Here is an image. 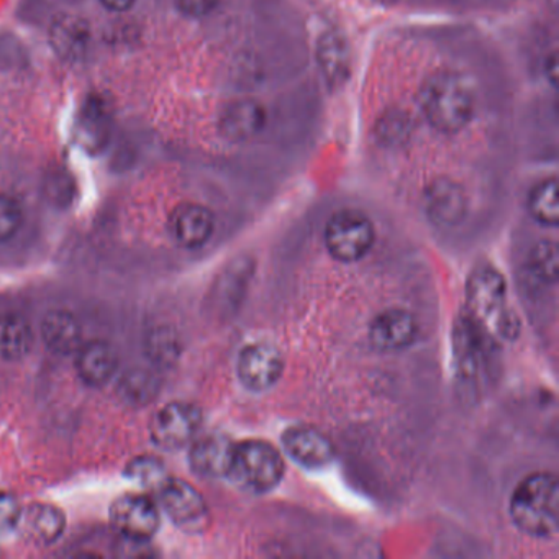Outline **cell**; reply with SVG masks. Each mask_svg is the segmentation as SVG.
I'll return each instance as SVG.
<instances>
[{
  "label": "cell",
  "mask_w": 559,
  "mask_h": 559,
  "mask_svg": "<svg viewBox=\"0 0 559 559\" xmlns=\"http://www.w3.org/2000/svg\"><path fill=\"white\" fill-rule=\"evenodd\" d=\"M466 312L496 340L512 342L519 336L520 320L507 300V281L489 264L477 266L467 277Z\"/></svg>",
  "instance_id": "1"
},
{
  "label": "cell",
  "mask_w": 559,
  "mask_h": 559,
  "mask_svg": "<svg viewBox=\"0 0 559 559\" xmlns=\"http://www.w3.org/2000/svg\"><path fill=\"white\" fill-rule=\"evenodd\" d=\"M510 516L526 535L552 538L559 530V483L551 473L526 476L510 497Z\"/></svg>",
  "instance_id": "2"
},
{
  "label": "cell",
  "mask_w": 559,
  "mask_h": 559,
  "mask_svg": "<svg viewBox=\"0 0 559 559\" xmlns=\"http://www.w3.org/2000/svg\"><path fill=\"white\" fill-rule=\"evenodd\" d=\"M420 107L438 132L456 133L469 123L474 103L469 87L453 73H438L424 84Z\"/></svg>",
  "instance_id": "3"
},
{
  "label": "cell",
  "mask_w": 559,
  "mask_h": 559,
  "mask_svg": "<svg viewBox=\"0 0 559 559\" xmlns=\"http://www.w3.org/2000/svg\"><path fill=\"white\" fill-rule=\"evenodd\" d=\"M286 473L280 451L263 440H247L235 444L228 479L251 493L273 490Z\"/></svg>",
  "instance_id": "4"
},
{
  "label": "cell",
  "mask_w": 559,
  "mask_h": 559,
  "mask_svg": "<svg viewBox=\"0 0 559 559\" xmlns=\"http://www.w3.org/2000/svg\"><path fill=\"white\" fill-rule=\"evenodd\" d=\"M453 353L461 378L469 384H479L492 371L496 338L464 312L454 323Z\"/></svg>",
  "instance_id": "5"
},
{
  "label": "cell",
  "mask_w": 559,
  "mask_h": 559,
  "mask_svg": "<svg viewBox=\"0 0 559 559\" xmlns=\"http://www.w3.org/2000/svg\"><path fill=\"white\" fill-rule=\"evenodd\" d=\"M326 250L342 263L362 260L374 247L376 228L359 211H340L330 217L323 234Z\"/></svg>",
  "instance_id": "6"
},
{
  "label": "cell",
  "mask_w": 559,
  "mask_h": 559,
  "mask_svg": "<svg viewBox=\"0 0 559 559\" xmlns=\"http://www.w3.org/2000/svg\"><path fill=\"white\" fill-rule=\"evenodd\" d=\"M202 427V411L188 402H171L153 414L148 424L153 444L162 450H179L198 438Z\"/></svg>",
  "instance_id": "7"
},
{
  "label": "cell",
  "mask_w": 559,
  "mask_h": 559,
  "mask_svg": "<svg viewBox=\"0 0 559 559\" xmlns=\"http://www.w3.org/2000/svg\"><path fill=\"white\" fill-rule=\"evenodd\" d=\"M159 506L178 528L186 533H202L211 523L207 502L192 484L182 479H166L158 489Z\"/></svg>",
  "instance_id": "8"
},
{
  "label": "cell",
  "mask_w": 559,
  "mask_h": 559,
  "mask_svg": "<svg viewBox=\"0 0 559 559\" xmlns=\"http://www.w3.org/2000/svg\"><path fill=\"white\" fill-rule=\"evenodd\" d=\"M109 516L114 530L130 543L148 542L162 523L158 507L143 493H126L114 500Z\"/></svg>",
  "instance_id": "9"
},
{
  "label": "cell",
  "mask_w": 559,
  "mask_h": 559,
  "mask_svg": "<svg viewBox=\"0 0 559 559\" xmlns=\"http://www.w3.org/2000/svg\"><path fill=\"white\" fill-rule=\"evenodd\" d=\"M238 378L250 391L273 388L284 372V358L280 349L267 343H253L238 356Z\"/></svg>",
  "instance_id": "10"
},
{
  "label": "cell",
  "mask_w": 559,
  "mask_h": 559,
  "mask_svg": "<svg viewBox=\"0 0 559 559\" xmlns=\"http://www.w3.org/2000/svg\"><path fill=\"white\" fill-rule=\"evenodd\" d=\"M119 353L116 346L104 340L83 343L74 355V369L78 378L87 388L99 389L112 382L119 371Z\"/></svg>",
  "instance_id": "11"
},
{
  "label": "cell",
  "mask_w": 559,
  "mask_h": 559,
  "mask_svg": "<svg viewBox=\"0 0 559 559\" xmlns=\"http://www.w3.org/2000/svg\"><path fill=\"white\" fill-rule=\"evenodd\" d=\"M284 451L300 466L319 469L332 463L335 447L322 431L312 427H290L283 435Z\"/></svg>",
  "instance_id": "12"
},
{
  "label": "cell",
  "mask_w": 559,
  "mask_h": 559,
  "mask_svg": "<svg viewBox=\"0 0 559 559\" xmlns=\"http://www.w3.org/2000/svg\"><path fill=\"white\" fill-rule=\"evenodd\" d=\"M415 317L404 309H389L379 313L369 325V342L382 352H401L417 338Z\"/></svg>",
  "instance_id": "13"
},
{
  "label": "cell",
  "mask_w": 559,
  "mask_h": 559,
  "mask_svg": "<svg viewBox=\"0 0 559 559\" xmlns=\"http://www.w3.org/2000/svg\"><path fill=\"white\" fill-rule=\"evenodd\" d=\"M214 230V214L204 205H178L169 217V231L176 243L186 250L204 247L211 240Z\"/></svg>",
  "instance_id": "14"
},
{
  "label": "cell",
  "mask_w": 559,
  "mask_h": 559,
  "mask_svg": "<svg viewBox=\"0 0 559 559\" xmlns=\"http://www.w3.org/2000/svg\"><path fill=\"white\" fill-rule=\"evenodd\" d=\"M235 444L237 443L225 435L211 433L195 438L189 453L192 471L199 476L211 477V479L227 477Z\"/></svg>",
  "instance_id": "15"
},
{
  "label": "cell",
  "mask_w": 559,
  "mask_h": 559,
  "mask_svg": "<svg viewBox=\"0 0 559 559\" xmlns=\"http://www.w3.org/2000/svg\"><path fill=\"white\" fill-rule=\"evenodd\" d=\"M40 333L48 352L58 356H74L84 343L81 320L70 310L55 309L45 313Z\"/></svg>",
  "instance_id": "16"
},
{
  "label": "cell",
  "mask_w": 559,
  "mask_h": 559,
  "mask_svg": "<svg viewBox=\"0 0 559 559\" xmlns=\"http://www.w3.org/2000/svg\"><path fill=\"white\" fill-rule=\"evenodd\" d=\"M162 388V376L153 366L126 369L117 379V395L130 407H146L152 404L158 397Z\"/></svg>",
  "instance_id": "17"
},
{
  "label": "cell",
  "mask_w": 559,
  "mask_h": 559,
  "mask_svg": "<svg viewBox=\"0 0 559 559\" xmlns=\"http://www.w3.org/2000/svg\"><path fill=\"white\" fill-rule=\"evenodd\" d=\"M50 41L63 60L80 61L90 48V24L78 15H61L51 25Z\"/></svg>",
  "instance_id": "18"
},
{
  "label": "cell",
  "mask_w": 559,
  "mask_h": 559,
  "mask_svg": "<svg viewBox=\"0 0 559 559\" xmlns=\"http://www.w3.org/2000/svg\"><path fill=\"white\" fill-rule=\"evenodd\" d=\"M21 525H24L28 539L38 546H50L63 535L67 519L58 507L50 503H35L27 512L22 513Z\"/></svg>",
  "instance_id": "19"
},
{
  "label": "cell",
  "mask_w": 559,
  "mask_h": 559,
  "mask_svg": "<svg viewBox=\"0 0 559 559\" xmlns=\"http://www.w3.org/2000/svg\"><path fill=\"white\" fill-rule=\"evenodd\" d=\"M34 342V330L25 317L12 312L0 316V358L22 361L31 355Z\"/></svg>",
  "instance_id": "20"
},
{
  "label": "cell",
  "mask_w": 559,
  "mask_h": 559,
  "mask_svg": "<svg viewBox=\"0 0 559 559\" xmlns=\"http://www.w3.org/2000/svg\"><path fill=\"white\" fill-rule=\"evenodd\" d=\"M181 340L178 332L168 323H152L143 335V352L150 366L171 369L181 356Z\"/></svg>",
  "instance_id": "21"
},
{
  "label": "cell",
  "mask_w": 559,
  "mask_h": 559,
  "mask_svg": "<svg viewBox=\"0 0 559 559\" xmlns=\"http://www.w3.org/2000/svg\"><path fill=\"white\" fill-rule=\"evenodd\" d=\"M264 110L254 100H238L231 104L221 120V130L228 140L243 142L251 139L263 129Z\"/></svg>",
  "instance_id": "22"
},
{
  "label": "cell",
  "mask_w": 559,
  "mask_h": 559,
  "mask_svg": "<svg viewBox=\"0 0 559 559\" xmlns=\"http://www.w3.org/2000/svg\"><path fill=\"white\" fill-rule=\"evenodd\" d=\"M427 212L438 224H457L466 212L463 191L454 182L440 179L428 189Z\"/></svg>",
  "instance_id": "23"
},
{
  "label": "cell",
  "mask_w": 559,
  "mask_h": 559,
  "mask_svg": "<svg viewBox=\"0 0 559 559\" xmlns=\"http://www.w3.org/2000/svg\"><path fill=\"white\" fill-rule=\"evenodd\" d=\"M319 63L326 81L340 84L348 76V48L336 34H326L319 45Z\"/></svg>",
  "instance_id": "24"
},
{
  "label": "cell",
  "mask_w": 559,
  "mask_h": 559,
  "mask_svg": "<svg viewBox=\"0 0 559 559\" xmlns=\"http://www.w3.org/2000/svg\"><path fill=\"white\" fill-rule=\"evenodd\" d=\"M530 214L546 227H556L559 222L558 181L546 179L535 186L528 199Z\"/></svg>",
  "instance_id": "25"
},
{
  "label": "cell",
  "mask_w": 559,
  "mask_h": 559,
  "mask_svg": "<svg viewBox=\"0 0 559 559\" xmlns=\"http://www.w3.org/2000/svg\"><path fill=\"white\" fill-rule=\"evenodd\" d=\"M528 270L539 283L555 284L559 271L558 245L549 240L536 243L528 257Z\"/></svg>",
  "instance_id": "26"
},
{
  "label": "cell",
  "mask_w": 559,
  "mask_h": 559,
  "mask_svg": "<svg viewBox=\"0 0 559 559\" xmlns=\"http://www.w3.org/2000/svg\"><path fill=\"white\" fill-rule=\"evenodd\" d=\"M81 132H83L84 143L93 148H99L106 142L109 120H107V110L99 100L93 99L90 106L84 107Z\"/></svg>",
  "instance_id": "27"
},
{
  "label": "cell",
  "mask_w": 559,
  "mask_h": 559,
  "mask_svg": "<svg viewBox=\"0 0 559 559\" xmlns=\"http://www.w3.org/2000/svg\"><path fill=\"white\" fill-rule=\"evenodd\" d=\"M24 224V209L12 195L0 192V245L11 241Z\"/></svg>",
  "instance_id": "28"
},
{
  "label": "cell",
  "mask_w": 559,
  "mask_h": 559,
  "mask_svg": "<svg viewBox=\"0 0 559 559\" xmlns=\"http://www.w3.org/2000/svg\"><path fill=\"white\" fill-rule=\"evenodd\" d=\"M127 476L135 480V483L142 484V486L156 487V489H159L162 484L168 479L162 461L148 456L133 460L132 463L127 466Z\"/></svg>",
  "instance_id": "29"
},
{
  "label": "cell",
  "mask_w": 559,
  "mask_h": 559,
  "mask_svg": "<svg viewBox=\"0 0 559 559\" xmlns=\"http://www.w3.org/2000/svg\"><path fill=\"white\" fill-rule=\"evenodd\" d=\"M22 513L24 510L15 497L0 493V536L9 535L21 525Z\"/></svg>",
  "instance_id": "30"
},
{
  "label": "cell",
  "mask_w": 559,
  "mask_h": 559,
  "mask_svg": "<svg viewBox=\"0 0 559 559\" xmlns=\"http://www.w3.org/2000/svg\"><path fill=\"white\" fill-rule=\"evenodd\" d=\"M179 11L188 17H205L217 8L218 0H176Z\"/></svg>",
  "instance_id": "31"
},
{
  "label": "cell",
  "mask_w": 559,
  "mask_h": 559,
  "mask_svg": "<svg viewBox=\"0 0 559 559\" xmlns=\"http://www.w3.org/2000/svg\"><path fill=\"white\" fill-rule=\"evenodd\" d=\"M100 4L110 12H126L135 5L136 0H99Z\"/></svg>",
  "instance_id": "32"
},
{
  "label": "cell",
  "mask_w": 559,
  "mask_h": 559,
  "mask_svg": "<svg viewBox=\"0 0 559 559\" xmlns=\"http://www.w3.org/2000/svg\"><path fill=\"white\" fill-rule=\"evenodd\" d=\"M558 57H556V53H552L551 57H549V60L546 61V76L549 78V81H551L552 84L558 83Z\"/></svg>",
  "instance_id": "33"
}]
</instances>
